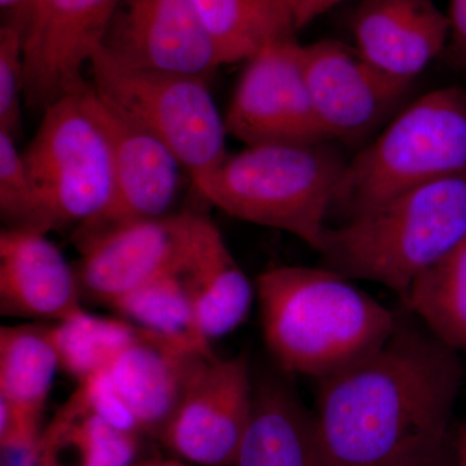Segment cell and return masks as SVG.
<instances>
[{
	"label": "cell",
	"mask_w": 466,
	"mask_h": 466,
	"mask_svg": "<svg viewBox=\"0 0 466 466\" xmlns=\"http://www.w3.org/2000/svg\"><path fill=\"white\" fill-rule=\"evenodd\" d=\"M182 272L208 341L232 333L247 320L256 288L216 223L202 214H193L191 248Z\"/></svg>",
	"instance_id": "18"
},
{
	"label": "cell",
	"mask_w": 466,
	"mask_h": 466,
	"mask_svg": "<svg viewBox=\"0 0 466 466\" xmlns=\"http://www.w3.org/2000/svg\"><path fill=\"white\" fill-rule=\"evenodd\" d=\"M35 195L25 159L15 137L0 131V211L7 228L30 229Z\"/></svg>",
	"instance_id": "26"
},
{
	"label": "cell",
	"mask_w": 466,
	"mask_h": 466,
	"mask_svg": "<svg viewBox=\"0 0 466 466\" xmlns=\"http://www.w3.org/2000/svg\"><path fill=\"white\" fill-rule=\"evenodd\" d=\"M233 466H319L314 412L280 376L253 382V407Z\"/></svg>",
	"instance_id": "19"
},
{
	"label": "cell",
	"mask_w": 466,
	"mask_h": 466,
	"mask_svg": "<svg viewBox=\"0 0 466 466\" xmlns=\"http://www.w3.org/2000/svg\"><path fill=\"white\" fill-rule=\"evenodd\" d=\"M341 2L343 0H276L294 32L308 26Z\"/></svg>",
	"instance_id": "29"
},
{
	"label": "cell",
	"mask_w": 466,
	"mask_h": 466,
	"mask_svg": "<svg viewBox=\"0 0 466 466\" xmlns=\"http://www.w3.org/2000/svg\"><path fill=\"white\" fill-rule=\"evenodd\" d=\"M60 360L47 325L0 328V398L39 426Z\"/></svg>",
	"instance_id": "20"
},
{
	"label": "cell",
	"mask_w": 466,
	"mask_h": 466,
	"mask_svg": "<svg viewBox=\"0 0 466 466\" xmlns=\"http://www.w3.org/2000/svg\"><path fill=\"white\" fill-rule=\"evenodd\" d=\"M455 440L458 466H466V422L456 429Z\"/></svg>",
	"instance_id": "32"
},
{
	"label": "cell",
	"mask_w": 466,
	"mask_h": 466,
	"mask_svg": "<svg viewBox=\"0 0 466 466\" xmlns=\"http://www.w3.org/2000/svg\"><path fill=\"white\" fill-rule=\"evenodd\" d=\"M23 27L16 21L0 30V131L16 137L24 96Z\"/></svg>",
	"instance_id": "27"
},
{
	"label": "cell",
	"mask_w": 466,
	"mask_h": 466,
	"mask_svg": "<svg viewBox=\"0 0 466 466\" xmlns=\"http://www.w3.org/2000/svg\"><path fill=\"white\" fill-rule=\"evenodd\" d=\"M355 50L383 75L412 85L449 42L433 0H363L352 18Z\"/></svg>",
	"instance_id": "15"
},
{
	"label": "cell",
	"mask_w": 466,
	"mask_h": 466,
	"mask_svg": "<svg viewBox=\"0 0 466 466\" xmlns=\"http://www.w3.org/2000/svg\"><path fill=\"white\" fill-rule=\"evenodd\" d=\"M303 66L319 124L330 142L366 139L394 116L410 88L339 42L303 46Z\"/></svg>",
	"instance_id": "12"
},
{
	"label": "cell",
	"mask_w": 466,
	"mask_h": 466,
	"mask_svg": "<svg viewBox=\"0 0 466 466\" xmlns=\"http://www.w3.org/2000/svg\"><path fill=\"white\" fill-rule=\"evenodd\" d=\"M94 104L112 146L115 192L100 216L76 227V245L115 227L167 216L182 167L157 137L119 112L95 87Z\"/></svg>",
	"instance_id": "13"
},
{
	"label": "cell",
	"mask_w": 466,
	"mask_h": 466,
	"mask_svg": "<svg viewBox=\"0 0 466 466\" xmlns=\"http://www.w3.org/2000/svg\"><path fill=\"white\" fill-rule=\"evenodd\" d=\"M193 214L137 220L76 244L82 299L112 308L142 285L182 269L191 248Z\"/></svg>",
	"instance_id": "11"
},
{
	"label": "cell",
	"mask_w": 466,
	"mask_h": 466,
	"mask_svg": "<svg viewBox=\"0 0 466 466\" xmlns=\"http://www.w3.org/2000/svg\"><path fill=\"white\" fill-rule=\"evenodd\" d=\"M142 466H187L182 464V462L177 461H157V462H148V464H144Z\"/></svg>",
	"instance_id": "34"
},
{
	"label": "cell",
	"mask_w": 466,
	"mask_h": 466,
	"mask_svg": "<svg viewBox=\"0 0 466 466\" xmlns=\"http://www.w3.org/2000/svg\"><path fill=\"white\" fill-rule=\"evenodd\" d=\"M449 41L453 58L466 66V0H451Z\"/></svg>",
	"instance_id": "30"
},
{
	"label": "cell",
	"mask_w": 466,
	"mask_h": 466,
	"mask_svg": "<svg viewBox=\"0 0 466 466\" xmlns=\"http://www.w3.org/2000/svg\"><path fill=\"white\" fill-rule=\"evenodd\" d=\"M101 47L125 66L208 82L222 66L189 0H122Z\"/></svg>",
	"instance_id": "14"
},
{
	"label": "cell",
	"mask_w": 466,
	"mask_h": 466,
	"mask_svg": "<svg viewBox=\"0 0 466 466\" xmlns=\"http://www.w3.org/2000/svg\"><path fill=\"white\" fill-rule=\"evenodd\" d=\"M90 66L97 94L157 137L192 184L217 170L229 155L225 116L205 79L125 66L103 47L95 52Z\"/></svg>",
	"instance_id": "7"
},
{
	"label": "cell",
	"mask_w": 466,
	"mask_h": 466,
	"mask_svg": "<svg viewBox=\"0 0 466 466\" xmlns=\"http://www.w3.org/2000/svg\"><path fill=\"white\" fill-rule=\"evenodd\" d=\"M213 357L139 328L134 341L113 360L108 372L140 431L159 437L198 368Z\"/></svg>",
	"instance_id": "17"
},
{
	"label": "cell",
	"mask_w": 466,
	"mask_h": 466,
	"mask_svg": "<svg viewBox=\"0 0 466 466\" xmlns=\"http://www.w3.org/2000/svg\"><path fill=\"white\" fill-rule=\"evenodd\" d=\"M48 327L60 367L78 382L108 370L139 332V327L130 321L86 311Z\"/></svg>",
	"instance_id": "25"
},
{
	"label": "cell",
	"mask_w": 466,
	"mask_h": 466,
	"mask_svg": "<svg viewBox=\"0 0 466 466\" xmlns=\"http://www.w3.org/2000/svg\"><path fill=\"white\" fill-rule=\"evenodd\" d=\"M256 291L267 349L288 375H332L382 346L400 320L325 267H271Z\"/></svg>",
	"instance_id": "2"
},
{
	"label": "cell",
	"mask_w": 466,
	"mask_h": 466,
	"mask_svg": "<svg viewBox=\"0 0 466 466\" xmlns=\"http://www.w3.org/2000/svg\"><path fill=\"white\" fill-rule=\"evenodd\" d=\"M0 311L56 323L85 311L76 269L46 233H0Z\"/></svg>",
	"instance_id": "16"
},
{
	"label": "cell",
	"mask_w": 466,
	"mask_h": 466,
	"mask_svg": "<svg viewBox=\"0 0 466 466\" xmlns=\"http://www.w3.org/2000/svg\"><path fill=\"white\" fill-rule=\"evenodd\" d=\"M225 122L227 133L247 147L327 142L309 97L303 46L293 36L248 58Z\"/></svg>",
	"instance_id": "9"
},
{
	"label": "cell",
	"mask_w": 466,
	"mask_h": 466,
	"mask_svg": "<svg viewBox=\"0 0 466 466\" xmlns=\"http://www.w3.org/2000/svg\"><path fill=\"white\" fill-rule=\"evenodd\" d=\"M220 64L247 61L260 48L294 34L276 0H189Z\"/></svg>",
	"instance_id": "21"
},
{
	"label": "cell",
	"mask_w": 466,
	"mask_h": 466,
	"mask_svg": "<svg viewBox=\"0 0 466 466\" xmlns=\"http://www.w3.org/2000/svg\"><path fill=\"white\" fill-rule=\"evenodd\" d=\"M346 165L330 140L260 144L227 156L193 187L228 216L289 232L319 251Z\"/></svg>",
	"instance_id": "4"
},
{
	"label": "cell",
	"mask_w": 466,
	"mask_h": 466,
	"mask_svg": "<svg viewBox=\"0 0 466 466\" xmlns=\"http://www.w3.org/2000/svg\"><path fill=\"white\" fill-rule=\"evenodd\" d=\"M403 303L441 342L466 351V238L416 279Z\"/></svg>",
	"instance_id": "23"
},
{
	"label": "cell",
	"mask_w": 466,
	"mask_h": 466,
	"mask_svg": "<svg viewBox=\"0 0 466 466\" xmlns=\"http://www.w3.org/2000/svg\"><path fill=\"white\" fill-rule=\"evenodd\" d=\"M462 380L459 351L400 315L382 346L319 380V466H400L437 446L453 431Z\"/></svg>",
	"instance_id": "1"
},
{
	"label": "cell",
	"mask_w": 466,
	"mask_h": 466,
	"mask_svg": "<svg viewBox=\"0 0 466 466\" xmlns=\"http://www.w3.org/2000/svg\"><path fill=\"white\" fill-rule=\"evenodd\" d=\"M466 173V94L440 88L404 106L351 161L332 210L345 219L441 177Z\"/></svg>",
	"instance_id": "5"
},
{
	"label": "cell",
	"mask_w": 466,
	"mask_h": 466,
	"mask_svg": "<svg viewBox=\"0 0 466 466\" xmlns=\"http://www.w3.org/2000/svg\"><path fill=\"white\" fill-rule=\"evenodd\" d=\"M46 449H70L78 466H130L137 453L135 433L119 431L85 407L75 395L39 437Z\"/></svg>",
	"instance_id": "24"
},
{
	"label": "cell",
	"mask_w": 466,
	"mask_h": 466,
	"mask_svg": "<svg viewBox=\"0 0 466 466\" xmlns=\"http://www.w3.org/2000/svg\"><path fill=\"white\" fill-rule=\"evenodd\" d=\"M466 238V173L441 177L328 227L318 251L325 268L381 284L406 299L426 269Z\"/></svg>",
	"instance_id": "3"
},
{
	"label": "cell",
	"mask_w": 466,
	"mask_h": 466,
	"mask_svg": "<svg viewBox=\"0 0 466 466\" xmlns=\"http://www.w3.org/2000/svg\"><path fill=\"white\" fill-rule=\"evenodd\" d=\"M182 269L159 276L126 294L112 309L142 329L213 357L216 354L202 333Z\"/></svg>",
	"instance_id": "22"
},
{
	"label": "cell",
	"mask_w": 466,
	"mask_h": 466,
	"mask_svg": "<svg viewBox=\"0 0 466 466\" xmlns=\"http://www.w3.org/2000/svg\"><path fill=\"white\" fill-rule=\"evenodd\" d=\"M400 466H458L455 431L437 446L426 450L425 452L420 453L416 458L408 460Z\"/></svg>",
	"instance_id": "31"
},
{
	"label": "cell",
	"mask_w": 466,
	"mask_h": 466,
	"mask_svg": "<svg viewBox=\"0 0 466 466\" xmlns=\"http://www.w3.org/2000/svg\"><path fill=\"white\" fill-rule=\"evenodd\" d=\"M32 0H0V5L5 11H11L15 18L23 16Z\"/></svg>",
	"instance_id": "33"
},
{
	"label": "cell",
	"mask_w": 466,
	"mask_h": 466,
	"mask_svg": "<svg viewBox=\"0 0 466 466\" xmlns=\"http://www.w3.org/2000/svg\"><path fill=\"white\" fill-rule=\"evenodd\" d=\"M122 0H32L23 16L24 99L45 110L86 84L82 70L106 41Z\"/></svg>",
	"instance_id": "8"
},
{
	"label": "cell",
	"mask_w": 466,
	"mask_h": 466,
	"mask_svg": "<svg viewBox=\"0 0 466 466\" xmlns=\"http://www.w3.org/2000/svg\"><path fill=\"white\" fill-rule=\"evenodd\" d=\"M73 395L85 407L103 417L119 431L127 433H137L140 431L133 413L116 391L108 370L92 373L87 379L79 381L78 389Z\"/></svg>",
	"instance_id": "28"
},
{
	"label": "cell",
	"mask_w": 466,
	"mask_h": 466,
	"mask_svg": "<svg viewBox=\"0 0 466 466\" xmlns=\"http://www.w3.org/2000/svg\"><path fill=\"white\" fill-rule=\"evenodd\" d=\"M253 407L249 359L208 358L198 368L174 416L159 435L193 464L233 466Z\"/></svg>",
	"instance_id": "10"
},
{
	"label": "cell",
	"mask_w": 466,
	"mask_h": 466,
	"mask_svg": "<svg viewBox=\"0 0 466 466\" xmlns=\"http://www.w3.org/2000/svg\"><path fill=\"white\" fill-rule=\"evenodd\" d=\"M25 152L35 208L30 231L79 227L100 216L115 192L112 146L86 84L43 110Z\"/></svg>",
	"instance_id": "6"
}]
</instances>
